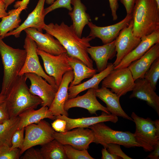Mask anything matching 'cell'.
Segmentation results:
<instances>
[{"label": "cell", "mask_w": 159, "mask_h": 159, "mask_svg": "<svg viewBox=\"0 0 159 159\" xmlns=\"http://www.w3.org/2000/svg\"><path fill=\"white\" fill-rule=\"evenodd\" d=\"M43 30L60 42L68 55L80 59L89 67L94 68L93 61L87 51L91 46L90 42L94 39L93 37L88 36L79 37L72 25L69 26L63 21L59 24L52 23L45 24Z\"/></svg>", "instance_id": "obj_1"}, {"label": "cell", "mask_w": 159, "mask_h": 159, "mask_svg": "<svg viewBox=\"0 0 159 159\" xmlns=\"http://www.w3.org/2000/svg\"><path fill=\"white\" fill-rule=\"evenodd\" d=\"M27 79L24 74L19 75L5 95L10 118L17 117L28 110L35 109L42 103L40 97L30 92L26 84Z\"/></svg>", "instance_id": "obj_2"}, {"label": "cell", "mask_w": 159, "mask_h": 159, "mask_svg": "<svg viewBox=\"0 0 159 159\" xmlns=\"http://www.w3.org/2000/svg\"><path fill=\"white\" fill-rule=\"evenodd\" d=\"M132 14L135 37L140 39L159 31V5L156 0H135Z\"/></svg>", "instance_id": "obj_3"}, {"label": "cell", "mask_w": 159, "mask_h": 159, "mask_svg": "<svg viewBox=\"0 0 159 159\" xmlns=\"http://www.w3.org/2000/svg\"><path fill=\"white\" fill-rule=\"evenodd\" d=\"M0 54L3 67V76L0 93L6 95L19 76L25 63V49L14 48L6 44L0 36Z\"/></svg>", "instance_id": "obj_4"}, {"label": "cell", "mask_w": 159, "mask_h": 159, "mask_svg": "<svg viewBox=\"0 0 159 159\" xmlns=\"http://www.w3.org/2000/svg\"><path fill=\"white\" fill-rule=\"evenodd\" d=\"M89 128L94 134L93 143L101 144L104 148H106L110 143L118 144L127 148L140 147L136 141L134 133L130 132L114 130L103 122L92 125Z\"/></svg>", "instance_id": "obj_5"}, {"label": "cell", "mask_w": 159, "mask_h": 159, "mask_svg": "<svg viewBox=\"0 0 159 159\" xmlns=\"http://www.w3.org/2000/svg\"><path fill=\"white\" fill-rule=\"evenodd\" d=\"M131 117L135 124L134 136L137 142L146 152H151L159 143V120L140 117L134 112Z\"/></svg>", "instance_id": "obj_6"}, {"label": "cell", "mask_w": 159, "mask_h": 159, "mask_svg": "<svg viewBox=\"0 0 159 159\" xmlns=\"http://www.w3.org/2000/svg\"><path fill=\"white\" fill-rule=\"evenodd\" d=\"M25 136L21 155L29 148L37 145L42 146L54 139L55 131L50 124L43 120L25 127Z\"/></svg>", "instance_id": "obj_7"}, {"label": "cell", "mask_w": 159, "mask_h": 159, "mask_svg": "<svg viewBox=\"0 0 159 159\" xmlns=\"http://www.w3.org/2000/svg\"><path fill=\"white\" fill-rule=\"evenodd\" d=\"M24 48L26 51V57L24 65L19 75L29 73L35 74L42 77L58 90L59 87L54 78L46 74L40 64L37 52V47L36 43L27 34L24 40Z\"/></svg>", "instance_id": "obj_8"}, {"label": "cell", "mask_w": 159, "mask_h": 159, "mask_svg": "<svg viewBox=\"0 0 159 159\" xmlns=\"http://www.w3.org/2000/svg\"><path fill=\"white\" fill-rule=\"evenodd\" d=\"M37 52L43 60L46 73L54 78L57 85L59 87L64 74L67 72L72 70L67 59V52L55 55L44 52L37 48Z\"/></svg>", "instance_id": "obj_9"}, {"label": "cell", "mask_w": 159, "mask_h": 159, "mask_svg": "<svg viewBox=\"0 0 159 159\" xmlns=\"http://www.w3.org/2000/svg\"><path fill=\"white\" fill-rule=\"evenodd\" d=\"M134 80L128 68L114 69L102 80V87L111 89V91L120 97L132 91Z\"/></svg>", "instance_id": "obj_10"}, {"label": "cell", "mask_w": 159, "mask_h": 159, "mask_svg": "<svg viewBox=\"0 0 159 159\" xmlns=\"http://www.w3.org/2000/svg\"><path fill=\"white\" fill-rule=\"evenodd\" d=\"M63 132L55 131L54 137L63 145H69L79 150H87L93 143V131L88 128L77 127Z\"/></svg>", "instance_id": "obj_11"}, {"label": "cell", "mask_w": 159, "mask_h": 159, "mask_svg": "<svg viewBox=\"0 0 159 159\" xmlns=\"http://www.w3.org/2000/svg\"><path fill=\"white\" fill-rule=\"evenodd\" d=\"M133 20L120 32L115 40L116 51V59L113 63L115 67L118 65L123 59L134 49L140 43V38L133 34Z\"/></svg>", "instance_id": "obj_12"}, {"label": "cell", "mask_w": 159, "mask_h": 159, "mask_svg": "<svg viewBox=\"0 0 159 159\" xmlns=\"http://www.w3.org/2000/svg\"><path fill=\"white\" fill-rule=\"evenodd\" d=\"M31 82L29 90L32 94L42 100L41 105L49 107L52 102L57 90L43 78L34 73L24 74Z\"/></svg>", "instance_id": "obj_13"}, {"label": "cell", "mask_w": 159, "mask_h": 159, "mask_svg": "<svg viewBox=\"0 0 159 159\" xmlns=\"http://www.w3.org/2000/svg\"><path fill=\"white\" fill-rule=\"evenodd\" d=\"M132 18V13L127 14L120 21L105 26H97L90 21L87 24L90 30L88 36L94 39L99 38L104 44L110 43L115 39L121 31L129 24Z\"/></svg>", "instance_id": "obj_14"}, {"label": "cell", "mask_w": 159, "mask_h": 159, "mask_svg": "<svg viewBox=\"0 0 159 159\" xmlns=\"http://www.w3.org/2000/svg\"><path fill=\"white\" fill-rule=\"evenodd\" d=\"M24 31L34 41L39 49L55 55L67 52L60 42L49 34H43L33 28H28Z\"/></svg>", "instance_id": "obj_15"}, {"label": "cell", "mask_w": 159, "mask_h": 159, "mask_svg": "<svg viewBox=\"0 0 159 159\" xmlns=\"http://www.w3.org/2000/svg\"><path fill=\"white\" fill-rule=\"evenodd\" d=\"M74 107L85 109L91 114L96 115V112L99 110L108 114H111L107 107L101 105L97 100L94 88L88 89L87 92L82 95L68 99L66 101L64 106L66 111Z\"/></svg>", "instance_id": "obj_16"}, {"label": "cell", "mask_w": 159, "mask_h": 159, "mask_svg": "<svg viewBox=\"0 0 159 159\" xmlns=\"http://www.w3.org/2000/svg\"><path fill=\"white\" fill-rule=\"evenodd\" d=\"M45 0H39L34 10L28 15L24 21L16 29L7 33L5 37L13 35L19 37L21 32L28 28H33L43 33L45 24L44 17V4Z\"/></svg>", "instance_id": "obj_17"}, {"label": "cell", "mask_w": 159, "mask_h": 159, "mask_svg": "<svg viewBox=\"0 0 159 159\" xmlns=\"http://www.w3.org/2000/svg\"><path fill=\"white\" fill-rule=\"evenodd\" d=\"M74 77L73 70L68 71L64 75L61 82L50 106L49 110L54 116L64 115L68 116L67 111L64 108L66 101L68 99V87Z\"/></svg>", "instance_id": "obj_18"}, {"label": "cell", "mask_w": 159, "mask_h": 159, "mask_svg": "<svg viewBox=\"0 0 159 159\" xmlns=\"http://www.w3.org/2000/svg\"><path fill=\"white\" fill-rule=\"evenodd\" d=\"M138 45L125 57L114 69L127 67L133 61L141 57L153 45L159 42V31L140 38Z\"/></svg>", "instance_id": "obj_19"}, {"label": "cell", "mask_w": 159, "mask_h": 159, "mask_svg": "<svg viewBox=\"0 0 159 159\" xmlns=\"http://www.w3.org/2000/svg\"><path fill=\"white\" fill-rule=\"evenodd\" d=\"M130 99L137 98L145 101L159 116V97L148 82L144 78L135 81V85Z\"/></svg>", "instance_id": "obj_20"}, {"label": "cell", "mask_w": 159, "mask_h": 159, "mask_svg": "<svg viewBox=\"0 0 159 159\" xmlns=\"http://www.w3.org/2000/svg\"><path fill=\"white\" fill-rule=\"evenodd\" d=\"M87 51L95 62L97 72H100L106 68L108 60L112 59L116 55L115 40L102 46H91Z\"/></svg>", "instance_id": "obj_21"}, {"label": "cell", "mask_w": 159, "mask_h": 159, "mask_svg": "<svg viewBox=\"0 0 159 159\" xmlns=\"http://www.w3.org/2000/svg\"><path fill=\"white\" fill-rule=\"evenodd\" d=\"M159 57V42L151 47L141 57L128 67L135 81L143 78L144 74L154 61Z\"/></svg>", "instance_id": "obj_22"}, {"label": "cell", "mask_w": 159, "mask_h": 159, "mask_svg": "<svg viewBox=\"0 0 159 159\" xmlns=\"http://www.w3.org/2000/svg\"><path fill=\"white\" fill-rule=\"evenodd\" d=\"M57 118L66 121V131L77 127L88 128L92 125L100 122H110L116 123L118 120L117 116L111 114H108L103 112L101 115L97 116L73 119L64 115H60L56 116L55 119Z\"/></svg>", "instance_id": "obj_23"}, {"label": "cell", "mask_w": 159, "mask_h": 159, "mask_svg": "<svg viewBox=\"0 0 159 159\" xmlns=\"http://www.w3.org/2000/svg\"><path fill=\"white\" fill-rule=\"evenodd\" d=\"M95 93L96 96L105 103L111 114L133 121L122 108L120 102V97L116 94L103 87L95 89Z\"/></svg>", "instance_id": "obj_24"}, {"label": "cell", "mask_w": 159, "mask_h": 159, "mask_svg": "<svg viewBox=\"0 0 159 159\" xmlns=\"http://www.w3.org/2000/svg\"><path fill=\"white\" fill-rule=\"evenodd\" d=\"M71 4L73 7L68 14L72 22V25L77 35L82 37L84 28L91 21L90 17L86 12L87 8L81 0H71Z\"/></svg>", "instance_id": "obj_25"}, {"label": "cell", "mask_w": 159, "mask_h": 159, "mask_svg": "<svg viewBox=\"0 0 159 159\" xmlns=\"http://www.w3.org/2000/svg\"><path fill=\"white\" fill-rule=\"evenodd\" d=\"M115 66L112 63H108L103 71L96 74L89 80L82 83L68 87V99L75 97L81 92L90 88L97 89L99 85L109 73L114 69Z\"/></svg>", "instance_id": "obj_26"}, {"label": "cell", "mask_w": 159, "mask_h": 159, "mask_svg": "<svg viewBox=\"0 0 159 159\" xmlns=\"http://www.w3.org/2000/svg\"><path fill=\"white\" fill-rule=\"evenodd\" d=\"M18 116L19 122L18 129L25 127L32 124L37 123L44 118L54 120L55 116L49 110L47 106H42L40 109L35 110L31 109L20 114Z\"/></svg>", "instance_id": "obj_27"}, {"label": "cell", "mask_w": 159, "mask_h": 159, "mask_svg": "<svg viewBox=\"0 0 159 159\" xmlns=\"http://www.w3.org/2000/svg\"><path fill=\"white\" fill-rule=\"evenodd\" d=\"M68 62L73 71L74 78L70 84L69 86L81 83L83 80L92 77L96 74V69L90 68L80 59L67 54Z\"/></svg>", "instance_id": "obj_28"}, {"label": "cell", "mask_w": 159, "mask_h": 159, "mask_svg": "<svg viewBox=\"0 0 159 159\" xmlns=\"http://www.w3.org/2000/svg\"><path fill=\"white\" fill-rule=\"evenodd\" d=\"M24 9L21 6L9 10L8 15L2 18L0 22V36L3 39L6 34L18 27L21 21L20 14Z\"/></svg>", "instance_id": "obj_29"}, {"label": "cell", "mask_w": 159, "mask_h": 159, "mask_svg": "<svg viewBox=\"0 0 159 159\" xmlns=\"http://www.w3.org/2000/svg\"><path fill=\"white\" fill-rule=\"evenodd\" d=\"M41 146L40 150L43 159H68L64 145L55 139Z\"/></svg>", "instance_id": "obj_30"}, {"label": "cell", "mask_w": 159, "mask_h": 159, "mask_svg": "<svg viewBox=\"0 0 159 159\" xmlns=\"http://www.w3.org/2000/svg\"><path fill=\"white\" fill-rule=\"evenodd\" d=\"M19 122V117L10 118L3 123L0 124V145L11 147L12 137L18 129Z\"/></svg>", "instance_id": "obj_31"}, {"label": "cell", "mask_w": 159, "mask_h": 159, "mask_svg": "<svg viewBox=\"0 0 159 159\" xmlns=\"http://www.w3.org/2000/svg\"><path fill=\"white\" fill-rule=\"evenodd\" d=\"M143 78L148 82L153 89L155 91L159 78V57L152 63L145 73Z\"/></svg>", "instance_id": "obj_32"}, {"label": "cell", "mask_w": 159, "mask_h": 159, "mask_svg": "<svg viewBox=\"0 0 159 159\" xmlns=\"http://www.w3.org/2000/svg\"><path fill=\"white\" fill-rule=\"evenodd\" d=\"M68 159H94L89 153L87 150H79L69 145H64Z\"/></svg>", "instance_id": "obj_33"}, {"label": "cell", "mask_w": 159, "mask_h": 159, "mask_svg": "<svg viewBox=\"0 0 159 159\" xmlns=\"http://www.w3.org/2000/svg\"><path fill=\"white\" fill-rule=\"evenodd\" d=\"M20 150L19 149H11L8 146L0 145V159H19Z\"/></svg>", "instance_id": "obj_34"}, {"label": "cell", "mask_w": 159, "mask_h": 159, "mask_svg": "<svg viewBox=\"0 0 159 159\" xmlns=\"http://www.w3.org/2000/svg\"><path fill=\"white\" fill-rule=\"evenodd\" d=\"M24 131L25 127L17 129L15 132L11 139V149H19L21 150L22 149L24 140Z\"/></svg>", "instance_id": "obj_35"}, {"label": "cell", "mask_w": 159, "mask_h": 159, "mask_svg": "<svg viewBox=\"0 0 159 159\" xmlns=\"http://www.w3.org/2000/svg\"><path fill=\"white\" fill-rule=\"evenodd\" d=\"M71 0H57L50 6L44 9L45 15L55 9L61 8L71 11L73 8L71 6Z\"/></svg>", "instance_id": "obj_36"}, {"label": "cell", "mask_w": 159, "mask_h": 159, "mask_svg": "<svg viewBox=\"0 0 159 159\" xmlns=\"http://www.w3.org/2000/svg\"><path fill=\"white\" fill-rule=\"evenodd\" d=\"M120 145L115 143L107 144L106 147L107 151L110 153L116 155L121 159H132L126 155L121 150Z\"/></svg>", "instance_id": "obj_37"}, {"label": "cell", "mask_w": 159, "mask_h": 159, "mask_svg": "<svg viewBox=\"0 0 159 159\" xmlns=\"http://www.w3.org/2000/svg\"><path fill=\"white\" fill-rule=\"evenodd\" d=\"M23 156L20 157L21 159H43L40 149L30 147L25 152Z\"/></svg>", "instance_id": "obj_38"}, {"label": "cell", "mask_w": 159, "mask_h": 159, "mask_svg": "<svg viewBox=\"0 0 159 159\" xmlns=\"http://www.w3.org/2000/svg\"><path fill=\"white\" fill-rule=\"evenodd\" d=\"M67 122L63 120L57 118L51 124V126L54 130L59 132H63L66 131Z\"/></svg>", "instance_id": "obj_39"}, {"label": "cell", "mask_w": 159, "mask_h": 159, "mask_svg": "<svg viewBox=\"0 0 159 159\" xmlns=\"http://www.w3.org/2000/svg\"><path fill=\"white\" fill-rule=\"evenodd\" d=\"M10 118L6 102L0 104V124L2 123Z\"/></svg>", "instance_id": "obj_40"}, {"label": "cell", "mask_w": 159, "mask_h": 159, "mask_svg": "<svg viewBox=\"0 0 159 159\" xmlns=\"http://www.w3.org/2000/svg\"><path fill=\"white\" fill-rule=\"evenodd\" d=\"M110 6L111 11L112 19L115 21L117 19V11L118 9L119 5L117 0H109Z\"/></svg>", "instance_id": "obj_41"}, {"label": "cell", "mask_w": 159, "mask_h": 159, "mask_svg": "<svg viewBox=\"0 0 159 159\" xmlns=\"http://www.w3.org/2000/svg\"><path fill=\"white\" fill-rule=\"evenodd\" d=\"M135 1V0H120L125 9L127 14L132 13Z\"/></svg>", "instance_id": "obj_42"}, {"label": "cell", "mask_w": 159, "mask_h": 159, "mask_svg": "<svg viewBox=\"0 0 159 159\" xmlns=\"http://www.w3.org/2000/svg\"><path fill=\"white\" fill-rule=\"evenodd\" d=\"M102 159H121L118 156L110 153L106 148H104L101 150Z\"/></svg>", "instance_id": "obj_43"}, {"label": "cell", "mask_w": 159, "mask_h": 159, "mask_svg": "<svg viewBox=\"0 0 159 159\" xmlns=\"http://www.w3.org/2000/svg\"><path fill=\"white\" fill-rule=\"evenodd\" d=\"M150 152L151 153L148 155L147 158H149L150 159H159V143L158 144L154 150Z\"/></svg>", "instance_id": "obj_44"}, {"label": "cell", "mask_w": 159, "mask_h": 159, "mask_svg": "<svg viewBox=\"0 0 159 159\" xmlns=\"http://www.w3.org/2000/svg\"><path fill=\"white\" fill-rule=\"evenodd\" d=\"M6 10L4 3L2 1L0 0V18H2L8 15V12Z\"/></svg>", "instance_id": "obj_45"}, {"label": "cell", "mask_w": 159, "mask_h": 159, "mask_svg": "<svg viewBox=\"0 0 159 159\" xmlns=\"http://www.w3.org/2000/svg\"><path fill=\"white\" fill-rule=\"evenodd\" d=\"M4 3L5 5V9L6 10L8 7L12 4L15 1L17 0H1Z\"/></svg>", "instance_id": "obj_46"}, {"label": "cell", "mask_w": 159, "mask_h": 159, "mask_svg": "<svg viewBox=\"0 0 159 159\" xmlns=\"http://www.w3.org/2000/svg\"><path fill=\"white\" fill-rule=\"evenodd\" d=\"M6 96L5 95L0 93V104L5 101Z\"/></svg>", "instance_id": "obj_47"}, {"label": "cell", "mask_w": 159, "mask_h": 159, "mask_svg": "<svg viewBox=\"0 0 159 159\" xmlns=\"http://www.w3.org/2000/svg\"><path fill=\"white\" fill-rule=\"evenodd\" d=\"M55 0H45V3L51 5L54 1Z\"/></svg>", "instance_id": "obj_48"}, {"label": "cell", "mask_w": 159, "mask_h": 159, "mask_svg": "<svg viewBox=\"0 0 159 159\" xmlns=\"http://www.w3.org/2000/svg\"><path fill=\"white\" fill-rule=\"evenodd\" d=\"M157 4L158 5H159V0H156Z\"/></svg>", "instance_id": "obj_49"}]
</instances>
